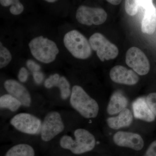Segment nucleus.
<instances>
[{
  "instance_id": "nucleus-1",
  "label": "nucleus",
  "mask_w": 156,
  "mask_h": 156,
  "mask_svg": "<svg viewBox=\"0 0 156 156\" xmlns=\"http://www.w3.org/2000/svg\"><path fill=\"white\" fill-rule=\"evenodd\" d=\"M74 135L75 139L69 135L62 136L59 141L60 146L76 154L90 151L95 147L96 144L95 136L89 131L79 128L74 132Z\"/></svg>"
},
{
  "instance_id": "nucleus-2",
  "label": "nucleus",
  "mask_w": 156,
  "mask_h": 156,
  "mask_svg": "<svg viewBox=\"0 0 156 156\" xmlns=\"http://www.w3.org/2000/svg\"><path fill=\"white\" fill-rule=\"evenodd\" d=\"M70 103L73 108L86 119L95 118L98 115L99 106L97 101L80 86L75 85L73 87Z\"/></svg>"
},
{
  "instance_id": "nucleus-3",
  "label": "nucleus",
  "mask_w": 156,
  "mask_h": 156,
  "mask_svg": "<svg viewBox=\"0 0 156 156\" xmlns=\"http://www.w3.org/2000/svg\"><path fill=\"white\" fill-rule=\"evenodd\" d=\"M28 45L34 58L45 64L54 61L59 52L55 42L42 36L34 38Z\"/></svg>"
},
{
  "instance_id": "nucleus-4",
  "label": "nucleus",
  "mask_w": 156,
  "mask_h": 156,
  "mask_svg": "<svg viewBox=\"0 0 156 156\" xmlns=\"http://www.w3.org/2000/svg\"><path fill=\"white\" fill-rule=\"evenodd\" d=\"M65 48L73 56L77 58L86 59L92 55V48L88 41L79 31L68 32L63 38Z\"/></svg>"
},
{
  "instance_id": "nucleus-5",
  "label": "nucleus",
  "mask_w": 156,
  "mask_h": 156,
  "mask_svg": "<svg viewBox=\"0 0 156 156\" xmlns=\"http://www.w3.org/2000/svg\"><path fill=\"white\" fill-rule=\"evenodd\" d=\"M92 50L96 51L98 56L101 61L114 59L118 56V48L108 40L102 34L96 33L89 39Z\"/></svg>"
},
{
  "instance_id": "nucleus-6",
  "label": "nucleus",
  "mask_w": 156,
  "mask_h": 156,
  "mask_svg": "<svg viewBox=\"0 0 156 156\" xmlns=\"http://www.w3.org/2000/svg\"><path fill=\"white\" fill-rule=\"evenodd\" d=\"M10 123L17 131L24 134L31 135L41 134L42 121L31 114H17L11 119Z\"/></svg>"
},
{
  "instance_id": "nucleus-7",
  "label": "nucleus",
  "mask_w": 156,
  "mask_h": 156,
  "mask_svg": "<svg viewBox=\"0 0 156 156\" xmlns=\"http://www.w3.org/2000/svg\"><path fill=\"white\" fill-rule=\"evenodd\" d=\"M65 125L61 115L56 111L49 112L42 122L41 135L43 141L48 142L62 133Z\"/></svg>"
},
{
  "instance_id": "nucleus-8",
  "label": "nucleus",
  "mask_w": 156,
  "mask_h": 156,
  "mask_svg": "<svg viewBox=\"0 0 156 156\" xmlns=\"http://www.w3.org/2000/svg\"><path fill=\"white\" fill-rule=\"evenodd\" d=\"M76 19L83 25H98L106 21L107 14L103 9L82 5L76 12Z\"/></svg>"
},
{
  "instance_id": "nucleus-9",
  "label": "nucleus",
  "mask_w": 156,
  "mask_h": 156,
  "mask_svg": "<svg viewBox=\"0 0 156 156\" xmlns=\"http://www.w3.org/2000/svg\"><path fill=\"white\" fill-rule=\"evenodd\" d=\"M126 62L128 66L140 76L147 74L150 69L149 61L145 54L139 48H130L126 54Z\"/></svg>"
},
{
  "instance_id": "nucleus-10",
  "label": "nucleus",
  "mask_w": 156,
  "mask_h": 156,
  "mask_svg": "<svg viewBox=\"0 0 156 156\" xmlns=\"http://www.w3.org/2000/svg\"><path fill=\"white\" fill-rule=\"evenodd\" d=\"M113 141L117 145L138 151L142 149L144 141L139 134L132 132L119 131L114 134Z\"/></svg>"
},
{
  "instance_id": "nucleus-11",
  "label": "nucleus",
  "mask_w": 156,
  "mask_h": 156,
  "mask_svg": "<svg viewBox=\"0 0 156 156\" xmlns=\"http://www.w3.org/2000/svg\"><path fill=\"white\" fill-rule=\"evenodd\" d=\"M4 87L9 94L17 98L23 106L29 107L32 99L30 93L22 84L15 80H8L4 83Z\"/></svg>"
},
{
  "instance_id": "nucleus-12",
  "label": "nucleus",
  "mask_w": 156,
  "mask_h": 156,
  "mask_svg": "<svg viewBox=\"0 0 156 156\" xmlns=\"http://www.w3.org/2000/svg\"><path fill=\"white\" fill-rule=\"evenodd\" d=\"M109 75L112 81L117 83L134 85L139 81V77L136 73L122 66H116L113 67Z\"/></svg>"
},
{
  "instance_id": "nucleus-13",
  "label": "nucleus",
  "mask_w": 156,
  "mask_h": 156,
  "mask_svg": "<svg viewBox=\"0 0 156 156\" xmlns=\"http://www.w3.org/2000/svg\"><path fill=\"white\" fill-rule=\"evenodd\" d=\"M134 116L136 119L148 122H154L155 116L148 105L146 99L139 98L134 101L132 104Z\"/></svg>"
},
{
  "instance_id": "nucleus-14",
  "label": "nucleus",
  "mask_w": 156,
  "mask_h": 156,
  "mask_svg": "<svg viewBox=\"0 0 156 156\" xmlns=\"http://www.w3.org/2000/svg\"><path fill=\"white\" fill-rule=\"evenodd\" d=\"M133 120V115L131 111L126 108L120 112L117 116L108 118L107 119V123L109 128L117 130L130 126Z\"/></svg>"
},
{
  "instance_id": "nucleus-15",
  "label": "nucleus",
  "mask_w": 156,
  "mask_h": 156,
  "mask_svg": "<svg viewBox=\"0 0 156 156\" xmlns=\"http://www.w3.org/2000/svg\"><path fill=\"white\" fill-rule=\"evenodd\" d=\"M128 104V99L122 93L115 92L111 97L107 112L110 115L117 114L126 108Z\"/></svg>"
},
{
  "instance_id": "nucleus-16",
  "label": "nucleus",
  "mask_w": 156,
  "mask_h": 156,
  "mask_svg": "<svg viewBox=\"0 0 156 156\" xmlns=\"http://www.w3.org/2000/svg\"><path fill=\"white\" fill-rule=\"evenodd\" d=\"M156 27V12L152 7H148L141 23V30L144 33L152 34Z\"/></svg>"
},
{
  "instance_id": "nucleus-17",
  "label": "nucleus",
  "mask_w": 156,
  "mask_h": 156,
  "mask_svg": "<svg viewBox=\"0 0 156 156\" xmlns=\"http://www.w3.org/2000/svg\"><path fill=\"white\" fill-rule=\"evenodd\" d=\"M5 156H35V152L30 145L20 144L10 148Z\"/></svg>"
},
{
  "instance_id": "nucleus-18",
  "label": "nucleus",
  "mask_w": 156,
  "mask_h": 156,
  "mask_svg": "<svg viewBox=\"0 0 156 156\" xmlns=\"http://www.w3.org/2000/svg\"><path fill=\"white\" fill-rule=\"evenodd\" d=\"M22 105V104L16 98L10 94H5L0 97V107L9 109L10 111H17Z\"/></svg>"
},
{
  "instance_id": "nucleus-19",
  "label": "nucleus",
  "mask_w": 156,
  "mask_h": 156,
  "mask_svg": "<svg viewBox=\"0 0 156 156\" xmlns=\"http://www.w3.org/2000/svg\"><path fill=\"white\" fill-rule=\"evenodd\" d=\"M56 87H58L60 90V96L62 99L66 100L70 96L72 92L70 85L65 77L63 76H60Z\"/></svg>"
},
{
  "instance_id": "nucleus-20",
  "label": "nucleus",
  "mask_w": 156,
  "mask_h": 156,
  "mask_svg": "<svg viewBox=\"0 0 156 156\" xmlns=\"http://www.w3.org/2000/svg\"><path fill=\"white\" fill-rule=\"evenodd\" d=\"M12 59V54L2 42L0 43V68L6 67Z\"/></svg>"
},
{
  "instance_id": "nucleus-21",
  "label": "nucleus",
  "mask_w": 156,
  "mask_h": 156,
  "mask_svg": "<svg viewBox=\"0 0 156 156\" xmlns=\"http://www.w3.org/2000/svg\"><path fill=\"white\" fill-rule=\"evenodd\" d=\"M140 0H126L125 9L126 13L130 16H134L137 13L139 8Z\"/></svg>"
},
{
  "instance_id": "nucleus-22",
  "label": "nucleus",
  "mask_w": 156,
  "mask_h": 156,
  "mask_svg": "<svg viewBox=\"0 0 156 156\" xmlns=\"http://www.w3.org/2000/svg\"><path fill=\"white\" fill-rule=\"evenodd\" d=\"M60 78V76L58 73L53 74L49 76V77L46 79L44 83L45 88L50 89L56 87Z\"/></svg>"
},
{
  "instance_id": "nucleus-23",
  "label": "nucleus",
  "mask_w": 156,
  "mask_h": 156,
  "mask_svg": "<svg viewBox=\"0 0 156 156\" xmlns=\"http://www.w3.org/2000/svg\"><path fill=\"white\" fill-rule=\"evenodd\" d=\"M146 101L151 110L156 116V92L149 94L146 98Z\"/></svg>"
},
{
  "instance_id": "nucleus-24",
  "label": "nucleus",
  "mask_w": 156,
  "mask_h": 156,
  "mask_svg": "<svg viewBox=\"0 0 156 156\" xmlns=\"http://www.w3.org/2000/svg\"><path fill=\"white\" fill-rule=\"evenodd\" d=\"M10 12L14 15H18L21 14L24 10V7L20 2L12 5L10 7Z\"/></svg>"
},
{
  "instance_id": "nucleus-25",
  "label": "nucleus",
  "mask_w": 156,
  "mask_h": 156,
  "mask_svg": "<svg viewBox=\"0 0 156 156\" xmlns=\"http://www.w3.org/2000/svg\"><path fill=\"white\" fill-rule=\"evenodd\" d=\"M28 76L29 73L27 69L24 67H21L19 70L17 76L20 82L22 83H25L28 80Z\"/></svg>"
},
{
  "instance_id": "nucleus-26",
  "label": "nucleus",
  "mask_w": 156,
  "mask_h": 156,
  "mask_svg": "<svg viewBox=\"0 0 156 156\" xmlns=\"http://www.w3.org/2000/svg\"><path fill=\"white\" fill-rule=\"evenodd\" d=\"M26 66L33 73L39 71L41 69L40 65L32 59H28L26 62Z\"/></svg>"
},
{
  "instance_id": "nucleus-27",
  "label": "nucleus",
  "mask_w": 156,
  "mask_h": 156,
  "mask_svg": "<svg viewBox=\"0 0 156 156\" xmlns=\"http://www.w3.org/2000/svg\"><path fill=\"white\" fill-rule=\"evenodd\" d=\"M144 156H156V140L151 144Z\"/></svg>"
},
{
  "instance_id": "nucleus-28",
  "label": "nucleus",
  "mask_w": 156,
  "mask_h": 156,
  "mask_svg": "<svg viewBox=\"0 0 156 156\" xmlns=\"http://www.w3.org/2000/svg\"><path fill=\"white\" fill-rule=\"evenodd\" d=\"M33 77L34 82L37 84H41L44 80V73L41 72L39 71L35 72L33 73Z\"/></svg>"
},
{
  "instance_id": "nucleus-29",
  "label": "nucleus",
  "mask_w": 156,
  "mask_h": 156,
  "mask_svg": "<svg viewBox=\"0 0 156 156\" xmlns=\"http://www.w3.org/2000/svg\"><path fill=\"white\" fill-rule=\"evenodd\" d=\"M20 2L19 0H0L1 5L3 7H9Z\"/></svg>"
},
{
  "instance_id": "nucleus-30",
  "label": "nucleus",
  "mask_w": 156,
  "mask_h": 156,
  "mask_svg": "<svg viewBox=\"0 0 156 156\" xmlns=\"http://www.w3.org/2000/svg\"><path fill=\"white\" fill-rule=\"evenodd\" d=\"M106 1L112 5H117L121 2L122 0H106Z\"/></svg>"
},
{
  "instance_id": "nucleus-31",
  "label": "nucleus",
  "mask_w": 156,
  "mask_h": 156,
  "mask_svg": "<svg viewBox=\"0 0 156 156\" xmlns=\"http://www.w3.org/2000/svg\"><path fill=\"white\" fill-rule=\"evenodd\" d=\"M44 1L49 3H54L56 2L57 0H44Z\"/></svg>"
}]
</instances>
